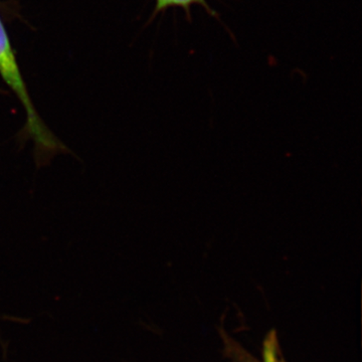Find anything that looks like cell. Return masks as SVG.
Masks as SVG:
<instances>
[{
    "instance_id": "obj_1",
    "label": "cell",
    "mask_w": 362,
    "mask_h": 362,
    "mask_svg": "<svg viewBox=\"0 0 362 362\" xmlns=\"http://www.w3.org/2000/svg\"><path fill=\"white\" fill-rule=\"evenodd\" d=\"M0 76L18 98L25 108V127L30 138L35 142L37 159L40 161L49 160L51 157L58 154V152L64 151L66 147L64 146L63 143L52 134V131L45 125L37 111L35 110L1 18H0Z\"/></svg>"
},
{
    "instance_id": "obj_4",
    "label": "cell",
    "mask_w": 362,
    "mask_h": 362,
    "mask_svg": "<svg viewBox=\"0 0 362 362\" xmlns=\"http://www.w3.org/2000/svg\"><path fill=\"white\" fill-rule=\"evenodd\" d=\"M278 362H284V361H281V359H280V358H279V361H278Z\"/></svg>"
},
{
    "instance_id": "obj_2",
    "label": "cell",
    "mask_w": 362,
    "mask_h": 362,
    "mask_svg": "<svg viewBox=\"0 0 362 362\" xmlns=\"http://www.w3.org/2000/svg\"><path fill=\"white\" fill-rule=\"evenodd\" d=\"M195 6H202L209 16L218 18V13L207 4V0H156L154 16H156L157 13H164L168 9L177 8L182 9L185 13L187 14L188 20L190 21L192 9Z\"/></svg>"
},
{
    "instance_id": "obj_3",
    "label": "cell",
    "mask_w": 362,
    "mask_h": 362,
    "mask_svg": "<svg viewBox=\"0 0 362 362\" xmlns=\"http://www.w3.org/2000/svg\"><path fill=\"white\" fill-rule=\"evenodd\" d=\"M264 362H278V342L275 331L267 337L264 344Z\"/></svg>"
}]
</instances>
